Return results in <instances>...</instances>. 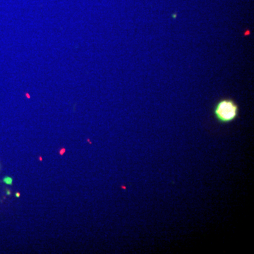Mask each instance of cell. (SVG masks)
Wrapping results in <instances>:
<instances>
[{"mask_svg":"<svg viewBox=\"0 0 254 254\" xmlns=\"http://www.w3.org/2000/svg\"><path fill=\"white\" fill-rule=\"evenodd\" d=\"M3 182H4V184L8 185H12L13 180L11 177H5L4 180H3Z\"/></svg>","mask_w":254,"mask_h":254,"instance_id":"cell-2","label":"cell"},{"mask_svg":"<svg viewBox=\"0 0 254 254\" xmlns=\"http://www.w3.org/2000/svg\"><path fill=\"white\" fill-rule=\"evenodd\" d=\"M238 105L231 98H222L215 104L213 115L219 123L227 125L235 121L239 117Z\"/></svg>","mask_w":254,"mask_h":254,"instance_id":"cell-1","label":"cell"},{"mask_svg":"<svg viewBox=\"0 0 254 254\" xmlns=\"http://www.w3.org/2000/svg\"><path fill=\"white\" fill-rule=\"evenodd\" d=\"M16 197H19L20 196L19 193H16Z\"/></svg>","mask_w":254,"mask_h":254,"instance_id":"cell-3","label":"cell"}]
</instances>
